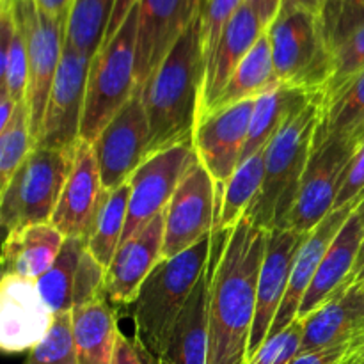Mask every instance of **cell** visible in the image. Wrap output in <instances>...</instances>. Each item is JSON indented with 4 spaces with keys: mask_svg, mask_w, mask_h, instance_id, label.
I'll use <instances>...</instances> for the list:
<instances>
[{
    "mask_svg": "<svg viewBox=\"0 0 364 364\" xmlns=\"http://www.w3.org/2000/svg\"><path fill=\"white\" fill-rule=\"evenodd\" d=\"M217 233H220V247L210 284L206 364H247L269 230L244 215L233 230Z\"/></svg>",
    "mask_w": 364,
    "mask_h": 364,
    "instance_id": "cell-1",
    "label": "cell"
},
{
    "mask_svg": "<svg viewBox=\"0 0 364 364\" xmlns=\"http://www.w3.org/2000/svg\"><path fill=\"white\" fill-rule=\"evenodd\" d=\"M205 75L201 21L196 16L142 87V103L149 121L146 159L173 146L192 142Z\"/></svg>",
    "mask_w": 364,
    "mask_h": 364,
    "instance_id": "cell-2",
    "label": "cell"
},
{
    "mask_svg": "<svg viewBox=\"0 0 364 364\" xmlns=\"http://www.w3.org/2000/svg\"><path fill=\"white\" fill-rule=\"evenodd\" d=\"M213 233L173 258H162L134 302V338L160 363L178 316L212 259Z\"/></svg>",
    "mask_w": 364,
    "mask_h": 364,
    "instance_id": "cell-3",
    "label": "cell"
},
{
    "mask_svg": "<svg viewBox=\"0 0 364 364\" xmlns=\"http://www.w3.org/2000/svg\"><path fill=\"white\" fill-rule=\"evenodd\" d=\"M322 112L323 98L316 96L283 124L265 148V178L262 191L245 213L256 226L269 231L283 226L313 155V142Z\"/></svg>",
    "mask_w": 364,
    "mask_h": 364,
    "instance_id": "cell-4",
    "label": "cell"
},
{
    "mask_svg": "<svg viewBox=\"0 0 364 364\" xmlns=\"http://www.w3.org/2000/svg\"><path fill=\"white\" fill-rule=\"evenodd\" d=\"M139 7L130 11L124 23L91 60L85 91L80 139L95 144L103 128L124 107L137 89L135 84V45Z\"/></svg>",
    "mask_w": 364,
    "mask_h": 364,
    "instance_id": "cell-5",
    "label": "cell"
},
{
    "mask_svg": "<svg viewBox=\"0 0 364 364\" xmlns=\"http://www.w3.org/2000/svg\"><path fill=\"white\" fill-rule=\"evenodd\" d=\"M267 34L279 84L322 95L334 57L323 18L308 11L277 14Z\"/></svg>",
    "mask_w": 364,
    "mask_h": 364,
    "instance_id": "cell-6",
    "label": "cell"
},
{
    "mask_svg": "<svg viewBox=\"0 0 364 364\" xmlns=\"http://www.w3.org/2000/svg\"><path fill=\"white\" fill-rule=\"evenodd\" d=\"M73 156L75 149H32L0 196V223L7 233L50 224L70 178Z\"/></svg>",
    "mask_w": 364,
    "mask_h": 364,
    "instance_id": "cell-7",
    "label": "cell"
},
{
    "mask_svg": "<svg viewBox=\"0 0 364 364\" xmlns=\"http://www.w3.org/2000/svg\"><path fill=\"white\" fill-rule=\"evenodd\" d=\"M18 21L23 32L28 59L27 105L31 114V132L34 142L41 135L46 103L63 59L66 43L68 18L50 16L36 0H16Z\"/></svg>",
    "mask_w": 364,
    "mask_h": 364,
    "instance_id": "cell-8",
    "label": "cell"
},
{
    "mask_svg": "<svg viewBox=\"0 0 364 364\" xmlns=\"http://www.w3.org/2000/svg\"><path fill=\"white\" fill-rule=\"evenodd\" d=\"M217 210L215 181L196 156L164 212L166 235L162 258H173L212 235Z\"/></svg>",
    "mask_w": 364,
    "mask_h": 364,
    "instance_id": "cell-9",
    "label": "cell"
},
{
    "mask_svg": "<svg viewBox=\"0 0 364 364\" xmlns=\"http://www.w3.org/2000/svg\"><path fill=\"white\" fill-rule=\"evenodd\" d=\"M359 142L352 137L334 139L313 151L299 183L297 196L283 226L299 233H311L334 210L341 176Z\"/></svg>",
    "mask_w": 364,
    "mask_h": 364,
    "instance_id": "cell-10",
    "label": "cell"
},
{
    "mask_svg": "<svg viewBox=\"0 0 364 364\" xmlns=\"http://www.w3.org/2000/svg\"><path fill=\"white\" fill-rule=\"evenodd\" d=\"M105 276L107 269L89 251L87 237H68L53 265L36 283L43 301L57 315L107 297Z\"/></svg>",
    "mask_w": 364,
    "mask_h": 364,
    "instance_id": "cell-11",
    "label": "cell"
},
{
    "mask_svg": "<svg viewBox=\"0 0 364 364\" xmlns=\"http://www.w3.org/2000/svg\"><path fill=\"white\" fill-rule=\"evenodd\" d=\"M196 156L194 144L185 142L155 153L141 164L130 178V203L121 244L166 212L185 171Z\"/></svg>",
    "mask_w": 364,
    "mask_h": 364,
    "instance_id": "cell-12",
    "label": "cell"
},
{
    "mask_svg": "<svg viewBox=\"0 0 364 364\" xmlns=\"http://www.w3.org/2000/svg\"><path fill=\"white\" fill-rule=\"evenodd\" d=\"M91 60L68 41L64 43L36 148L75 149L78 144Z\"/></svg>",
    "mask_w": 364,
    "mask_h": 364,
    "instance_id": "cell-13",
    "label": "cell"
},
{
    "mask_svg": "<svg viewBox=\"0 0 364 364\" xmlns=\"http://www.w3.org/2000/svg\"><path fill=\"white\" fill-rule=\"evenodd\" d=\"M149 146V121L142 103V91L135 89L123 109L112 117L96 139V160L105 191L128 183L146 160Z\"/></svg>",
    "mask_w": 364,
    "mask_h": 364,
    "instance_id": "cell-14",
    "label": "cell"
},
{
    "mask_svg": "<svg viewBox=\"0 0 364 364\" xmlns=\"http://www.w3.org/2000/svg\"><path fill=\"white\" fill-rule=\"evenodd\" d=\"M255 105L256 100H245L208 114L196 123L192 144L217 187L226 188L240 166Z\"/></svg>",
    "mask_w": 364,
    "mask_h": 364,
    "instance_id": "cell-15",
    "label": "cell"
},
{
    "mask_svg": "<svg viewBox=\"0 0 364 364\" xmlns=\"http://www.w3.org/2000/svg\"><path fill=\"white\" fill-rule=\"evenodd\" d=\"M135 84L144 87L148 78L173 50L198 16L199 0H139Z\"/></svg>",
    "mask_w": 364,
    "mask_h": 364,
    "instance_id": "cell-16",
    "label": "cell"
},
{
    "mask_svg": "<svg viewBox=\"0 0 364 364\" xmlns=\"http://www.w3.org/2000/svg\"><path fill=\"white\" fill-rule=\"evenodd\" d=\"M309 233H299V231L288 230V228H274L269 231L265 256H263L258 277L256 315L255 323H252L251 341H249L247 363L255 358L256 352L269 338L270 327L276 320L281 302L288 290L294 263Z\"/></svg>",
    "mask_w": 364,
    "mask_h": 364,
    "instance_id": "cell-17",
    "label": "cell"
},
{
    "mask_svg": "<svg viewBox=\"0 0 364 364\" xmlns=\"http://www.w3.org/2000/svg\"><path fill=\"white\" fill-rule=\"evenodd\" d=\"M52 309L36 279L4 274L0 281V348L6 354L31 352L48 334Z\"/></svg>",
    "mask_w": 364,
    "mask_h": 364,
    "instance_id": "cell-18",
    "label": "cell"
},
{
    "mask_svg": "<svg viewBox=\"0 0 364 364\" xmlns=\"http://www.w3.org/2000/svg\"><path fill=\"white\" fill-rule=\"evenodd\" d=\"M164 235L166 217L160 213L119 245L105 276V295L114 308H124L137 301L142 283L162 259Z\"/></svg>",
    "mask_w": 364,
    "mask_h": 364,
    "instance_id": "cell-19",
    "label": "cell"
},
{
    "mask_svg": "<svg viewBox=\"0 0 364 364\" xmlns=\"http://www.w3.org/2000/svg\"><path fill=\"white\" fill-rule=\"evenodd\" d=\"M102 192V174L95 148L91 142L80 139L75 148L70 178L64 185L50 224L66 238L87 237Z\"/></svg>",
    "mask_w": 364,
    "mask_h": 364,
    "instance_id": "cell-20",
    "label": "cell"
},
{
    "mask_svg": "<svg viewBox=\"0 0 364 364\" xmlns=\"http://www.w3.org/2000/svg\"><path fill=\"white\" fill-rule=\"evenodd\" d=\"M304 336L299 355L336 347L364 336V284L347 281L318 309L302 320Z\"/></svg>",
    "mask_w": 364,
    "mask_h": 364,
    "instance_id": "cell-21",
    "label": "cell"
},
{
    "mask_svg": "<svg viewBox=\"0 0 364 364\" xmlns=\"http://www.w3.org/2000/svg\"><path fill=\"white\" fill-rule=\"evenodd\" d=\"M363 199L350 203V205L343 206V208L333 210L311 233L308 235L306 242L302 244L301 251H299L297 259L294 263V270H291L290 283H288V290L284 294L283 302H281V308L277 311L276 320H274L272 327H270V336H276L281 331L287 329L291 322L297 320L299 308L302 304V299H304L306 291H308L309 284H311L313 277H315L316 270H318L320 262L326 256L327 249L331 247L334 238L338 237V233L341 231V228L345 226L347 219L350 217V213L358 208V205Z\"/></svg>",
    "mask_w": 364,
    "mask_h": 364,
    "instance_id": "cell-22",
    "label": "cell"
},
{
    "mask_svg": "<svg viewBox=\"0 0 364 364\" xmlns=\"http://www.w3.org/2000/svg\"><path fill=\"white\" fill-rule=\"evenodd\" d=\"M265 32V27L258 20L255 11L249 7V4H242L240 9L233 14V18L224 27L219 43L215 46V52H213L212 59L206 66L205 84H203L201 100H199L198 121L208 112L212 103L219 98L223 89L233 77L235 70L240 66L244 57L251 52L252 46L258 43V39Z\"/></svg>",
    "mask_w": 364,
    "mask_h": 364,
    "instance_id": "cell-23",
    "label": "cell"
},
{
    "mask_svg": "<svg viewBox=\"0 0 364 364\" xmlns=\"http://www.w3.org/2000/svg\"><path fill=\"white\" fill-rule=\"evenodd\" d=\"M363 240L364 228L361 217H359L358 210H354L320 262L318 270L302 299L297 320H304L306 316L311 315L327 299L333 297L347 281H350Z\"/></svg>",
    "mask_w": 364,
    "mask_h": 364,
    "instance_id": "cell-24",
    "label": "cell"
},
{
    "mask_svg": "<svg viewBox=\"0 0 364 364\" xmlns=\"http://www.w3.org/2000/svg\"><path fill=\"white\" fill-rule=\"evenodd\" d=\"M212 265V259H210ZM208 265L196 284L183 311L178 316L160 364H206L208 363V318L212 267Z\"/></svg>",
    "mask_w": 364,
    "mask_h": 364,
    "instance_id": "cell-25",
    "label": "cell"
},
{
    "mask_svg": "<svg viewBox=\"0 0 364 364\" xmlns=\"http://www.w3.org/2000/svg\"><path fill=\"white\" fill-rule=\"evenodd\" d=\"M64 240L66 237L52 224H34L11 231L2 247L4 274L38 279L53 265Z\"/></svg>",
    "mask_w": 364,
    "mask_h": 364,
    "instance_id": "cell-26",
    "label": "cell"
},
{
    "mask_svg": "<svg viewBox=\"0 0 364 364\" xmlns=\"http://www.w3.org/2000/svg\"><path fill=\"white\" fill-rule=\"evenodd\" d=\"M316 96L322 95L283 84L276 85L269 92L259 96L256 100L255 110H252L251 127H249L247 142H245L244 153H242V162L251 159L256 153L263 151L276 137L277 132L283 128V124L291 116L301 112Z\"/></svg>",
    "mask_w": 364,
    "mask_h": 364,
    "instance_id": "cell-27",
    "label": "cell"
},
{
    "mask_svg": "<svg viewBox=\"0 0 364 364\" xmlns=\"http://www.w3.org/2000/svg\"><path fill=\"white\" fill-rule=\"evenodd\" d=\"M78 364H112L117 329L116 308L103 297L71 311Z\"/></svg>",
    "mask_w": 364,
    "mask_h": 364,
    "instance_id": "cell-28",
    "label": "cell"
},
{
    "mask_svg": "<svg viewBox=\"0 0 364 364\" xmlns=\"http://www.w3.org/2000/svg\"><path fill=\"white\" fill-rule=\"evenodd\" d=\"M276 85H279V80H277L276 70H274L269 34L265 32L252 46L251 52L244 57L240 66L235 70L233 77L230 78L228 85L223 89L219 98L212 103L205 116L237 105L245 100H258L259 96L269 92Z\"/></svg>",
    "mask_w": 364,
    "mask_h": 364,
    "instance_id": "cell-29",
    "label": "cell"
},
{
    "mask_svg": "<svg viewBox=\"0 0 364 364\" xmlns=\"http://www.w3.org/2000/svg\"><path fill=\"white\" fill-rule=\"evenodd\" d=\"M128 203H130V181L114 191L103 188L87 235L89 251L103 269H109L119 249L128 217Z\"/></svg>",
    "mask_w": 364,
    "mask_h": 364,
    "instance_id": "cell-30",
    "label": "cell"
},
{
    "mask_svg": "<svg viewBox=\"0 0 364 364\" xmlns=\"http://www.w3.org/2000/svg\"><path fill=\"white\" fill-rule=\"evenodd\" d=\"M364 128V71L354 78L336 98L323 105L313 151L334 139L352 137L361 142Z\"/></svg>",
    "mask_w": 364,
    "mask_h": 364,
    "instance_id": "cell-31",
    "label": "cell"
},
{
    "mask_svg": "<svg viewBox=\"0 0 364 364\" xmlns=\"http://www.w3.org/2000/svg\"><path fill=\"white\" fill-rule=\"evenodd\" d=\"M263 178H265V149L242 162L228 181L213 231H230L240 223L242 217L249 212L252 203L259 196Z\"/></svg>",
    "mask_w": 364,
    "mask_h": 364,
    "instance_id": "cell-32",
    "label": "cell"
},
{
    "mask_svg": "<svg viewBox=\"0 0 364 364\" xmlns=\"http://www.w3.org/2000/svg\"><path fill=\"white\" fill-rule=\"evenodd\" d=\"M114 7L116 0H75L68 18L66 41L92 59L102 48Z\"/></svg>",
    "mask_w": 364,
    "mask_h": 364,
    "instance_id": "cell-33",
    "label": "cell"
},
{
    "mask_svg": "<svg viewBox=\"0 0 364 364\" xmlns=\"http://www.w3.org/2000/svg\"><path fill=\"white\" fill-rule=\"evenodd\" d=\"M36 142L31 132V114L27 100L14 109L9 124L0 130V188H6L21 164L27 160Z\"/></svg>",
    "mask_w": 364,
    "mask_h": 364,
    "instance_id": "cell-34",
    "label": "cell"
},
{
    "mask_svg": "<svg viewBox=\"0 0 364 364\" xmlns=\"http://www.w3.org/2000/svg\"><path fill=\"white\" fill-rule=\"evenodd\" d=\"M23 364H78L71 313L53 315L48 334L28 352Z\"/></svg>",
    "mask_w": 364,
    "mask_h": 364,
    "instance_id": "cell-35",
    "label": "cell"
},
{
    "mask_svg": "<svg viewBox=\"0 0 364 364\" xmlns=\"http://www.w3.org/2000/svg\"><path fill=\"white\" fill-rule=\"evenodd\" d=\"M364 71V27L348 36L333 57V71L323 87V105L333 102L358 75Z\"/></svg>",
    "mask_w": 364,
    "mask_h": 364,
    "instance_id": "cell-36",
    "label": "cell"
},
{
    "mask_svg": "<svg viewBox=\"0 0 364 364\" xmlns=\"http://www.w3.org/2000/svg\"><path fill=\"white\" fill-rule=\"evenodd\" d=\"M244 2L245 0H199L198 16L199 21H201L203 50H205L206 66H208L210 59L215 52V46L219 43L224 27Z\"/></svg>",
    "mask_w": 364,
    "mask_h": 364,
    "instance_id": "cell-37",
    "label": "cell"
},
{
    "mask_svg": "<svg viewBox=\"0 0 364 364\" xmlns=\"http://www.w3.org/2000/svg\"><path fill=\"white\" fill-rule=\"evenodd\" d=\"M304 336V323L295 320L276 336L267 338L247 364H290L299 355Z\"/></svg>",
    "mask_w": 364,
    "mask_h": 364,
    "instance_id": "cell-38",
    "label": "cell"
},
{
    "mask_svg": "<svg viewBox=\"0 0 364 364\" xmlns=\"http://www.w3.org/2000/svg\"><path fill=\"white\" fill-rule=\"evenodd\" d=\"M323 21L334 52L348 36L364 27V0H336L323 14Z\"/></svg>",
    "mask_w": 364,
    "mask_h": 364,
    "instance_id": "cell-39",
    "label": "cell"
},
{
    "mask_svg": "<svg viewBox=\"0 0 364 364\" xmlns=\"http://www.w3.org/2000/svg\"><path fill=\"white\" fill-rule=\"evenodd\" d=\"M364 198V139L359 142L358 149L348 160L347 167L341 176V187L338 192L336 203H334V210L343 208V206L350 205V203L358 201Z\"/></svg>",
    "mask_w": 364,
    "mask_h": 364,
    "instance_id": "cell-40",
    "label": "cell"
},
{
    "mask_svg": "<svg viewBox=\"0 0 364 364\" xmlns=\"http://www.w3.org/2000/svg\"><path fill=\"white\" fill-rule=\"evenodd\" d=\"M364 355V336L348 343L336 345V347L322 348V350L301 354L290 364H350L355 359Z\"/></svg>",
    "mask_w": 364,
    "mask_h": 364,
    "instance_id": "cell-41",
    "label": "cell"
},
{
    "mask_svg": "<svg viewBox=\"0 0 364 364\" xmlns=\"http://www.w3.org/2000/svg\"><path fill=\"white\" fill-rule=\"evenodd\" d=\"M112 364H160L149 354L148 348L137 341L135 338L124 336L119 331L116 341V350H114Z\"/></svg>",
    "mask_w": 364,
    "mask_h": 364,
    "instance_id": "cell-42",
    "label": "cell"
},
{
    "mask_svg": "<svg viewBox=\"0 0 364 364\" xmlns=\"http://www.w3.org/2000/svg\"><path fill=\"white\" fill-rule=\"evenodd\" d=\"M334 2L336 0H283L279 14L291 13V11H308V13L323 18V14Z\"/></svg>",
    "mask_w": 364,
    "mask_h": 364,
    "instance_id": "cell-43",
    "label": "cell"
},
{
    "mask_svg": "<svg viewBox=\"0 0 364 364\" xmlns=\"http://www.w3.org/2000/svg\"><path fill=\"white\" fill-rule=\"evenodd\" d=\"M245 2L255 11V14L258 16V20L262 21V25L267 31L274 23L277 14H279L283 0H245Z\"/></svg>",
    "mask_w": 364,
    "mask_h": 364,
    "instance_id": "cell-44",
    "label": "cell"
},
{
    "mask_svg": "<svg viewBox=\"0 0 364 364\" xmlns=\"http://www.w3.org/2000/svg\"><path fill=\"white\" fill-rule=\"evenodd\" d=\"M137 4H139V0H116V7H114V13H112V18H110L109 28H107L105 39H103V45H105V43H109L110 39L116 36V32L119 31L121 25L124 23V20H127L128 14H130V11L134 9Z\"/></svg>",
    "mask_w": 364,
    "mask_h": 364,
    "instance_id": "cell-45",
    "label": "cell"
},
{
    "mask_svg": "<svg viewBox=\"0 0 364 364\" xmlns=\"http://www.w3.org/2000/svg\"><path fill=\"white\" fill-rule=\"evenodd\" d=\"M36 2L50 16H70L75 0H36Z\"/></svg>",
    "mask_w": 364,
    "mask_h": 364,
    "instance_id": "cell-46",
    "label": "cell"
},
{
    "mask_svg": "<svg viewBox=\"0 0 364 364\" xmlns=\"http://www.w3.org/2000/svg\"><path fill=\"white\" fill-rule=\"evenodd\" d=\"M18 103L11 98V95L7 91H0V130L6 128L9 124L11 117H13L14 109H16Z\"/></svg>",
    "mask_w": 364,
    "mask_h": 364,
    "instance_id": "cell-47",
    "label": "cell"
},
{
    "mask_svg": "<svg viewBox=\"0 0 364 364\" xmlns=\"http://www.w3.org/2000/svg\"><path fill=\"white\" fill-rule=\"evenodd\" d=\"M358 213H359V217H361V223H363V228H364V198H363V201L359 203L358 205ZM363 269H364V240H363V245H361V251H359V256H358V262H355V267H354V272H352V277H350V281H354L355 277L359 276V274L363 272Z\"/></svg>",
    "mask_w": 364,
    "mask_h": 364,
    "instance_id": "cell-48",
    "label": "cell"
},
{
    "mask_svg": "<svg viewBox=\"0 0 364 364\" xmlns=\"http://www.w3.org/2000/svg\"><path fill=\"white\" fill-rule=\"evenodd\" d=\"M355 279H358V281H361V283L364 284V269H363V272H361V274H359V276H358V277H355ZM355 279H354V281H355Z\"/></svg>",
    "mask_w": 364,
    "mask_h": 364,
    "instance_id": "cell-49",
    "label": "cell"
},
{
    "mask_svg": "<svg viewBox=\"0 0 364 364\" xmlns=\"http://www.w3.org/2000/svg\"><path fill=\"white\" fill-rule=\"evenodd\" d=\"M350 364H364V355L363 358H359V359H355V361H352Z\"/></svg>",
    "mask_w": 364,
    "mask_h": 364,
    "instance_id": "cell-50",
    "label": "cell"
},
{
    "mask_svg": "<svg viewBox=\"0 0 364 364\" xmlns=\"http://www.w3.org/2000/svg\"><path fill=\"white\" fill-rule=\"evenodd\" d=\"M364 139V128H363V132H361V141Z\"/></svg>",
    "mask_w": 364,
    "mask_h": 364,
    "instance_id": "cell-51",
    "label": "cell"
}]
</instances>
